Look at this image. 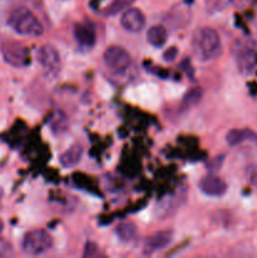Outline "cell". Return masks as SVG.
Instances as JSON below:
<instances>
[{
  "mask_svg": "<svg viewBox=\"0 0 257 258\" xmlns=\"http://www.w3.org/2000/svg\"><path fill=\"white\" fill-rule=\"evenodd\" d=\"M199 189L208 197H222L227 191V184L219 176L209 174L199 181Z\"/></svg>",
  "mask_w": 257,
  "mask_h": 258,
  "instance_id": "cell-11",
  "label": "cell"
},
{
  "mask_svg": "<svg viewBox=\"0 0 257 258\" xmlns=\"http://www.w3.org/2000/svg\"><path fill=\"white\" fill-rule=\"evenodd\" d=\"M176 57H178V49L175 47H170L164 53V60L166 62H173Z\"/></svg>",
  "mask_w": 257,
  "mask_h": 258,
  "instance_id": "cell-23",
  "label": "cell"
},
{
  "mask_svg": "<svg viewBox=\"0 0 257 258\" xmlns=\"http://www.w3.org/2000/svg\"><path fill=\"white\" fill-rule=\"evenodd\" d=\"M202 97H203V88L202 87H193L183 96V100H181L180 106H179V110L181 112H185V111L191 110L193 107H196L199 102H201Z\"/></svg>",
  "mask_w": 257,
  "mask_h": 258,
  "instance_id": "cell-13",
  "label": "cell"
},
{
  "mask_svg": "<svg viewBox=\"0 0 257 258\" xmlns=\"http://www.w3.org/2000/svg\"><path fill=\"white\" fill-rule=\"evenodd\" d=\"M115 232L120 241L131 242L135 239L136 234H138V228L131 222H123V223H120L116 227Z\"/></svg>",
  "mask_w": 257,
  "mask_h": 258,
  "instance_id": "cell-16",
  "label": "cell"
},
{
  "mask_svg": "<svg viewBox=\"0 0 257 258\" xmlns=\"http://www.w3.org/2000/svg\"><path fill=\"white\" fill-rule=\"evenodd\" d=\"M103 63L107 70L118 75V73L126 72L130 68L131 57L125 48L112 45V47H108L103 53Z\"/></svg>",
  "mask_w": 257,
  "mask_h": 258,
  "instance_id": "cell-4",
  "label": "cell"
},
{
  "mask_svg": "<svg viewBox=\"0 0 257 258\" xmlns=\"http://www.w3.org/2000/svg\"><path fill=\"white\" fill-rule=\"evenodd\" d=\"M100 254V251H98L97 246L92 242H88L85 247V251H83V257H96Z\"/></svg>",
  "mask_w": 257,
  "mask_h": 258,
  "instance_id": "cell-22",
  "label": "cell"
},
{
  "mask_svg": "<svg viewBox=\"0 0 257 258\" xmlns=\"http://www.w3.org/2000/svg\"><path fill=\"white\" fill-rule=\"evenodd\" d=\"M37 59L47 77L53 78L60 72L62 63H60L59 53L52 45H42L37 52Z\"/></svg>",
  "mask_w": 257,
  "mask_h": 258,
  "instance_id": "cell-6",
  "label": "cell"
},
{
  "mask_svg": "<svg viewBox=\"0 0 257 258\" xmlns=\"http://www.w3.org/2000/svg\"><path fill=\"white\" fill-rule=\"evenodd\" d=\"M233 0H208V4L207 8L211 13L219 12V10H223L224 8L228 7Z\"/></svg>",
  "mask_w": 257,
  "mask_h": 258,
  "instance_id": "cell-19",
  "label": "cell"
},
{
  "mask_svg": "<svg viewBox=\"0 0 257 258\" xmlns=\"http://www.w3.org/2000/svg\"><path fill=\"white\" fill-rule=\"evenodd\" d=\"M53 239L44 229L28 232L22 241V249L28 256H40L52 248Z\"/></svg>",
  "mask_w": 257,
  "mask_h": 258,
  "instance_id": "cell-3",
  "label": "cell"
},
{
  "mask_svg": "<svg viewBox=\"0 0 257 258\" xmlns=\"http://www.w3.org/2000/svg\"><path fill=\"white\" fill-rule=\"evenodd\" d=\"M49 126H50V130H52L55 135H60V134L67 131L68 117L66 116V113L62 112V111H57V112L50 117Z\"/></svg>",
  "mask_w": 257,
  "mask_h": 258,
  "instance_id": "cell-17",
  "label": "cell"
},
{
  "mask_svg": "<svg viewBox=\"0 0 257 258\" xmlns=\"http://www.w3.org/2000/svg\"><path fill=\"white\" fill-rule=\"evenodd\" d=\"M134 2H135V0H112L111 4L106 8L105 15L112 17V15L118 14V13L122 12V10L127 9Z\"/></svg>",
  "mask_w": 257,
  "mask_h": 258,
  "instance_id": "cell-18",
  "label": "cell"
},
{
  "mask_svg": "<svg viewBox=\"0 0 257 258\" xmlns=\"http://www.w3.org/2000/svg\"><path fill=\"white\" fill-rule=\"evenodd\" d=\"M2 198H3V189L0 188V202H2Z\"/></svg>",
  "mask_w": 257,
  "mask_h": 258,
  "instance_id": "cell-26",
  "label": "cell"
},
{
  "mask_svg": "<svg viewBox=\"0 0 257 258\" xmlns=\"http://www.w3.org/2000/svg\"><path fill=\"white\" fill-rule=\"evenodd\" d=\"M252 141L257 144V134L251 130H239V128H233L229 131L226 136V141L229 146H237L243 141Z\"/></svg>",
  "mask_w": 257,
  "mask_h": 258,
  "instance_id": "cell-12",
  "label": "cell"
},
{
  "mask_svg": "<svg viewBox=\"0 0 257 258\" xmlns=\"http://www.w3.org/2000/svg\"><path fill=\"white\" fill-rule=\"evenodd\" d=\"M3 228H4V224H3V222L0 221V233L3 232Z\"/></svg>",
  "mask_w": 257,
  "mask_h": 258,
  "instance_id": "cell-25",
  "label": "cell"
},
{
  "mask_svg": "<svg viewBox=\"0 0 257 258\" xmlns=\"http://www.w3.org/2000/svg\"><path fill=\"white\" fill-rule=\"evenodd\" d=\"M191 48L199 60L208 62L219 57L222 52V43L217 30L209 27L196 30L191 39Z\"/></svg>",
  "mask_w": 257,
  "mask_h": 258,
  "instance_id": "cell-1",
  "label": "cell"
},
{
  "mask_svg": "<svg viewBox=\"0 0 257 258\" xmlns=\"http://www.w3.org/2000/svg\"><path fill=\"white\" fill-rule=\"evenodd\" d=\"M146 38L153 47L160 48L168 40V30L163 25H153L146 33Z\"/></svg>",
  "mask_w": 257,
  "mask_h": 258,
  "instance_id": "cell-15",
  "label": "cell"
},
{
  "mask_svg": "<svg viewBox=\"0 0 257 258\" xmlns=\"http://www.w3.org/2000/svg\"><path fill=\"white\" fill-rule=\"evenodd\" d=\"M223 161H224V155L221 156H216V158L212 159L208 164H207V168H208L209 171H217L221 169V166L223 165Z\"/></svg>",
  "mask_w": 257,
  "mask_h": 258,
  "instance_id": "cell-21",
  "label": "cell"
},
{
  "mask_svg": "<svg viewBox=\"0 0 257 258\" xmlns=\"http://www.w3.org/2000/svg\"><path fill=\"white\" fill-rule=\"evenodd\" d=\"M83 155V149L80 145H73L68 149L67 151L59 156V163L65 168H73L81 161V158Z\"/></svg>",
  "mask_w": 257,
  "mask_h": 258,
  "instance_id": "cell-14",
  "label": "cell"
},
{
  "mask_svg": "<svg viewBox=\"0 0 257 258\" xmlns=\"http://www.w3.org/2000/svg\"><path fill=\"white\" fill-rule=\"evenodd\" d=\"M73 37L81 48L91 49V48L95 47L96 42H97V30L92 23H80V24L75 25Z\"/></svg>",
  "mask_w": 257,
  "mask_h": 258,
  "instance_id": "cell-9",
  "label": "cell"
},
{
  "mask_svg": "<svg viewBox=\"0 0 257 258\" xmlns=\"http://www.w3.org/2000/svg\"><path fill=\"white\" fill-rule=\"evenodd\" d=\"M13 254V246L7 239L0 238V257H9Z\"/></svg>",
  "mask_w": 257,
  "mask_h": 258,
  "instance_id": "cell-20",
  "label": "cell"
},
{
  "mask_svg": "<svg viewBox=\"0 0 257 258\" xmlns=\"http://www.w3.org/2000/svg\"><path fill=\"white\" fill-rule=\"evenodd\" d=\"M8 24L10 25L15 33L27 37H39L44 33L42 23L38 18L24 7L17 8L13 10L8 19Z\"/></svg>",
  "mask_w": 257,
  "mask_h": 258,
  "instance_id": "cell-2",
  "label": "cell"
},
{
  "mask_svg": "<svg viewBox=\"0 0 257 258\" xmlns=\"http://www.w3.org/2000/svg\"><path fill=\"white\" fill-rule=\"evenodd\" d=\"M251 181L253 185L257 186V171H254V173L251 175Z\"/></svg>",
  "mask_w": 257,
  "mask_h": 258,
  "instance_id": "cell-24",
  "label": "cell"
},
{
  "mask_svg": "<svg viewBox=\"0 0 257 258\" xmlns=\"http://www.w3.org/2000/svg\"><path fill=\"white\" fill-rule=\"evenodd\" d=\"M3 57L8 64L17 68L27 67L30 63L29 50L19 42H8L3 47Z\"/></svg>",
  "mask_w": 257,
  "mask_h": 258,
  "instance_id": "cell-7",
  "label": "cell"
},
{
  "mask_svg": "<svg viewBox=\"0 0 257 258\" xmlns=\"http://www.w3.org/2000/svg\"><path fill=\"white\" fill-rule=\"evenodd\" d=\"M173 239V232L171 231H160L155 232L151 236L146 237L144 241L143 246V254L144 256H153L158 253L159 251L169 246Z\"/></svg>",
  "mask_w": 257,
  "mask_h": 258,
  "instance_id": "cell-8",
  "label": "cell"
},
{
  "mask_svg": "<svg viewBox=\"0 0 257 258\" xmlns=\"http://www.w3.org/2000/svg\"><path fill=\"white\" fill-rule=\"evenodd\" d=\"M121 27L125 30L130 33H139L144 29L145 27V15L141 10L136 9V8H128L127 10L123 12L121 15Z\"/></svg>",
  "mask_w": 257,
  "mask_h": 258,
  "instance_id": "cell-10",
  "label": "cell"
},
{
  "mask_svg": "<svg viewBox=\"0 0 257 258\" xmlns=\"http://www.w3.org/2000/svg\"><path fill=\"white\" fill-rule=\"evenodd\" d=\"M233 54L239 72L248 75L256 66V52L254 47L248 40H238L233 45Z\"/></svg>",
  "mask_w": 257,
  "mask_h": 258,
  "instance_id": "cell-5",
  "label": "cell"
}]
</instances>
